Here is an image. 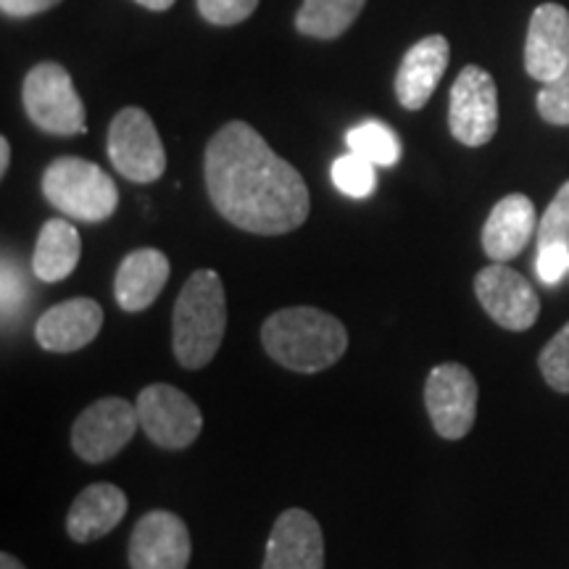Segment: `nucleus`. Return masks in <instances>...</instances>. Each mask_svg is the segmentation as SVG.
<instances>
[{
  "instance_id": "7c9ffc66",
  "label": "nucleus",
  "mask_w": 569,
  "mask_h": 569,
  "mask_svg": "<svg viewBox=\"0 0 569 569\" xmlns=\"http://www.w3.org/2000/svg\"><path fill=\"white\" fill-rule=\"evenodd\" d=\"M9 163H11V142L0 138V174L9 172Z\"/></svg>"
},
{
  "instance_id": "4be33fe9",
  "label": "nucleus",
  "mask_w": 569,
  "mask_h": 569,
  "mask_svg": "<svg viewBox=\"0 0 569 569\" xmlns=\"http://www.w3.org/2000/svg\"><path fill=\"white\" fill-rule=\"evenodd\" d=\"M348 151L365 156L375 167H393L401 159V142L382 122H365L346 134Z\"/></svg>"
},
{
  "instance_id": "39448f33",
  "label": "nucleus",
  "mask_w": 569,
  "mask_h": 569,
  "mask_svg": "<svg viewBox=\"0 0 569 569\" xmlns=\"http://www.w3.org/2000/svg\"><path fill=\"white\" fill-rule=\"evenodd\" d=\"M24 111L34 127L51 134H84L88 113L71 74L61 63H38L24 80Z\"/></svg>"
},
{
  "instance_id": "f257e3e1",
  "label": "nucleus",
  "mask_w": 569,
  "mask_h": 569,
  "mask_svg": "<svg viewBox=\"0 0 569 569\" xmlns=\"http://www.w3.org/2000/svg\"><path fill=\"white\" fill-rule=\"evenodd\" d=\"M206 188L227 222L253 234L293 232L311 209L298 169L246 122L224 124L209 140Z\"/></svg>"
},
{
  "instance_id": "9b49d317",
  "label": "nucleus",
  "mask_w": 569,
  "mask_h": 569,
  "mask_svg": "<svg viewBox=\"0 0 569 569\" xmlns=\"http://www.w3.org/2000/svg\"><path fill=\"white\" fill-rule=\"evenodd\" d=\"M475 293L486 315L503 330L525 332L538 322L540 298L536 288L501 261L480 269L475 277Z\"/></svg>"
},
{
  "instance_id": "f8f14e48",
  "label": "nucleus",
  "mask_w": 569,
  "mask_h": 569,
  "mask_svg": "<svg viewBox=\"0 0 569 569\" xmlns=\"http://www.w3.org/2000/svg\"><path fill=\"white\" fill-rule=\"evenodd\" d=\"M193 543L188 525L172 511H148L138 519L130 538L132 569H188Z\"/></svg>"
},
{
  "instance_id": "9d476101",
  "label": "nucleus",
  "mask_w": 569,
  "mask_h": 569,
  "mask_svg": "<svg viewBox=\"0 0 569 569\" xmlns=\"http://www.w3.org/2000/svg\"><path fill=\"white\" fill-rule=\"evenodd\" d=\"M448 127L461 146L480 148L498 130L496 80L480 67H465L451 88Z\"/></svg>"
},
{
  "instance_id": "ddd939ff",
  "label": "nucleus",
  "mask_w": 569,
  "mask_h": 569,
  "mask_svg": "<svg viewBox=\"0 0 569 569\" xmlns=\"http://www.w3.org/2000/svg\"><path fill=\"white\" fill-rule=\"evenodd\" d=\"M261 569H325L322 528L309 511L288 509L277 517Z\"/></svg>"
},
{
  "instance_id": "2f4dec72",
  "label": "nucleus",
  "mask_w": 569,
  "mask_h": 569,
  "mask_svg": "<svg viewBox=\"0 0 569 569\" xmlns=\"http://www.w3.org/2000/svg\"><path fill=\"white\" fill-rule=\"evenodd\" d=\"M134 3L146 6V9H151V11H167V9H172L174 0H134Z\"/></svg>"
},
{
  "instance_id": "bb28decb",
  "label": "nucleus",
  "mask_w": 569,
  "mask_h": 569,
  "mask_svg": "<svg viewBox=\"0 0 569 569\" xmlns=\"http://www.w3.org/2000/svg\"><path fill=\"white\" fill-rule=\"evenodd\" d=\"M259 6V0H198V11L217 27H232L246 21Z\"/></svg>"
},
{
  "instance_id": "6e6552de",
  "label": "nucleus",
  "mask_w": 569,
  "mask_h": 569,
  "mask_svg": "<svg viewBox=\"0 0 569 569\" xmlns=\"http://www.w3.org/2000/svg\"><path fill=\"white\" fill-rule=\"evenodd\" d=\"M425 407L440 438H465L478 417V380L457 361L440 365L427 375Z\"/></svg>"
},
{
  "instance_id": "b1692460",
  "label": "nucleus",
  "mask_w": 569,
  "mask_h": 569,
  "mask_svg": "<svg viewBox=\"0 0 569 569\" xmlns=\"http://www.w3.org/2000/svg\"><path fill=\"white\" fill-rule=\"evenodd\" d=\"M540 372L559 393H569V322L540 351Z\"/></svg>"
},
{
  "instance_id": "0eeeda50",
  "label": "nucleus",
  "mask_w": 569,
  "mask_h": 569,
  "mask_svg": "<svg viewBox=\"0 0 569 569\" xmlns=\"http://www.w3.org/2000/svg\"><path fill=\"white\" fill-rule=\"evenodd\" d=\"M134 407L140 430L159 448H188L203 430V415L193 398L167 382L142 388Z\"/></svg>"
},
{
  "instance_id": "c85d7f7f",
  "label": "nucleus",
  "mask_w": 569,
  "mask_h": 569,
  "mask_svg": "<svg viewBox=\"0 0 569 569\" xmlns=\"http://www.w3.org/2000/svg\"><path fill=\"white\" fill-rule=\"evenodd\" d=\"M0 288H3V296H0V301H3V319H9L24 303V280H21V274L9 261H3V282H0Z\"/></svg>"
},
{
  "instance_id": "5701e85b",
  "label": "nucleus",
  "mask_w": 569,
  "mask_h": 569,
  "mask_svg": "<svg viewBox=\"0 0 569 569\" xmlns=\"http://www.w3.org/2000/svg\"><path fill=\"white\" fill-rule=\"evenodd\" d=\"M332 182L340 193L348 198H367L372 196L375 184H377V174H375V163L365 159V156L351 153L340 156L332 163Z\"/></svg>"
},
{
  "instance_id": "423d86ee",
  "label": "nucleus",
  "mask_w": 569,
  "mask_h": 569,
  "mask_svg": "<svg viewBox=\"0 0 569 569\" xmlns=\"http://www.w3.org/2000/svg\"><path fill=\"white\" fill-rule=\"evenodd\" d=\"M109 159L130 182H156L167 172V153L153 119L138 106H127L109 127Z\"/></svg>"
},
{
  "instance_id": "aec40b11",
  "label": "nucleus",
  "mask_w": 569,
  "mask_h": 569,
  "mask_svg": "<svg viewBox=\"0 0 569 569\" xmlns=\"http://www.w3.org/2000/svg\"><path fill=\"white\" fill-rule=\"evenodd\" d=\"M82 240L77 227L67 219H51L42 224L32 253V272L42 282H61L80 264Z\"/></svg>"
},
{
  "instance_id": "f03ea898",
  "label": "nucleus",
  "mask_w": 569,
  "mask_h": 569,
  "mask_svg": "<svg viewBox=\"0 0 569 569\" xmlns=\"http://www.w3.org/2000/svg\"><path fill=\"white\" fill-rule=\"evenodd\" d=\"M261 343L290 372L315 375L338 365L348 348V330L338 317L315 306L280 309L261 327Z\"/></svg>"
},
{
  "instance_id": "6ab92c4d",
  "label": "nucleus",
  "mask_w": 569,
  "mask_h": 569,
  "mask_svg": "<svg viewBox=\"0 0 569 569\" xmlns=\"http://www.w3.org/2000/svg\"><path fill=\"white\" fill-rule=\"evenodd\" d=\"M124 490L111 486V482H96L88 486L71 503L67 517V532L77 543H92V540L109 536V532L122 522L127 515Z\"/></svg>"
},
{
  "instance_id": "4468645a",
  "label": "nucleus",
  "mask_w": 569,
  "mask_h": 569,
  "mask_svg": "<svg viewBox=\"0 0 569 569\" xmlns=\"http://www.w3.org/2000/svg\"><path fill=\"white\" fill-rule=\"evenodd\" d=\"M569 67V11L559 3H543L532 11L525 69L540 84L553 82Z\"/></svg>"
},
{
  "instance_id": "2eb2a0df",
  "label": "nucleus",
  "mask_w": 569,
  "mask_h": 569,
  "mask_svg": "<svg viewBox=\"0 0 569 569\" xmlns=\"http://www.w3.org/2000/svg\"><path fill=\"white\" fill-rule=\"evenodd\" d=\"M103 327V309L92 298H71L46 315L34 325V338L46 351L71 353L96 340Z\"/></svg>"
},
{
  "instance_id": "c756f323",
  "label": "nucleus",
  "mask_w": 569,
  "mask_h": 569,
  "mask_svg": "<svg viewBox=\"0 0 569 569\" xmlns=\"http://www.w3.org/2000/svg\"><path fill=\"white\" fill-rule=\"evenodd\" d=\"M61 0H0V11L6 17L13 19H24V17H34V13H42L48 9H56Z\"/></svg>"
},
{
  "instance_id": "a878e982",
  "label": "nucleus",
  "mask_w": 569,
  "mask_h": 569,
  "mask_svg": "<svg viewBox=\"0 0 569 569\" xmlns=\"http://www.w3.org/2000/svg\"><path fill=\"white\" fill-rule=\"evenodd\" d=\"M538 113L549 124L569 127V67L538 92Z\"/></svg>"
},
{
  "instance_id": "1a4fd4ad",
  "label": "nucleus",
  "mask_w": 569,
  "mask_h": 569,
  "mask_svg": "<svg viewBox=\"0 0 569 569\" xmlns=\"http://www.w3.org/2000/svg\"><path fill=\"white\" fill-rule=\"evenodd\" d=\"M138 407L124 398H101L90 403L71 427V448L82 461L101 465L117 457L138 432Z\"/></svg>"
},
{
  "instance_id": "f3484780",
  "label": "nucleus",
  "mask_w": 569,
  "mask_h": 569,
  "mask_svg": "<svg viewBox=\"0 0 569 569\" xmlns=\"http://www.w3.org/2000/svg\"><path fill=\"white\" fill-rule=\"evenodd\" d=\"M532 234H536V206L528 196L511 193L490 211L482 227V251L503 264L525 251Z\"/></svg>"
},
{
  "instance_id": "dca6fc26",
  "label": "nucleus",
  "mask_w": 569,
  "mask_h": 569,
  "mask_svg": "<svg viewBox=\"0 0 569 569\" xmlns=\"http://www.w3.org/2000/svg\"><path fill=\"white\" fill-rule=\"evenodd\" d=\"M448 59H451V48H448L443 34H430V38L411 46L396 74L398 103L409 111L425 109L438 88L440 77L446 74Z\"/></svg>"
},
{
  "instance_id": "412c9836",
  "label": "nucleus",
  "mask_w": 569,
  "mask_h": 569,
  "mask_svg": "<svg viewBox=\"0 0 569 569\" xmlns=\"http://www.w3.org/2000/svg\"><path fill=\"white\" fill-rule=\"evenodd\" d=\"M365 3L367 0H303L296 27L306 38L336 40L353 24Z\"/></svg>"
},
{
  "instance_id": "473e14b6",
  "label": "nucleus",
  "mask_w": 569,
  "mask_h": 569,
  "mask_svg": "<svg viewBox=\"0 0 569 569\" xmlns=\"http://www.w3.org/2000/svg\"><path fill=\"white\" fill-rule=\"evenodd\" d=\"M0 569H27L17 557L11 553H0Z\"/></svg>"
},
{
  "instance_id": "20e7f679",
  "label": "nucleus",
  "mask_w": 569,
  "mask_h": 569,
  "mask_svg": "<svg viewBox=\"0 0 569 569\" xmlns=\"http://www.w3.org/2000/svg\"><path fill=\"white\" fill-rule=\"evenodd\" d=\"M42 193L48 203L80 222H103L119 206L117 182L98 163L61 156L42 177Z\"/></svg>"
},
{
  "instance_id": "393cba45",
  "label": "nucleus",
  "mask_w": 569,
  "mask_h": 569,
  "mask_svg": "<svg viewBox=\"0 0 569 569\" xmlns=\"http://www.w3.org/2000/svg\"><path fill=\"white\" fill-rule=\"evenodd\" d=\"M549 243H567L569 246V182L559 188L553 196L543 217L538 224V248Z\"/></svg>"
},
{
  "instance_id": "7ed1b4c3",
  "label": "nucleus",
  "mask_w": 569,
  "mask_h": 569,
  "mask_svg": "<svg viewBox=\"0 0 569 569\" xmlns=\"http://www.w3.org/2000/svg\"><path fill=\"white\" fill-rule=\"evenodd\" d=\"M227 330V298L222 277L198 269L182 284L172 317V348L184 369L211 365Z\"/></svg>"
},
{
  "instance_id": "cd10ccee",
  "label": "nucleus",
  "mask_w": 569,
  "mask_h": 569,
  "mask_svg": "<svg viewBox=\"0 0 569 569\" xmlns=\"http://www.w3.org/2000/svg\"><path fill=\"white\" fill-rule=\"evenodd\" d=\"M536 272L546 284H557L569 274V246L567 243H549L538 248Z\"/></svg>"
},
{
  "instance_id": "a211bd4d",
  "label": "nucleus",
  "mask_w": 569,
  "mask_h": 569,
  "mask_svg": "<svg viewBox=\"0 0 569 569\" xmlns=\"http://www.w3.org/2000/svg\"><path fill=\"white\" fill-rule=\"evenodd\" d=\"M169 259L156 248H138L127 253L113 277V298L124 311H146L161 296L169 280Z\"/></svg>"
}]
</instances>
